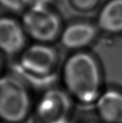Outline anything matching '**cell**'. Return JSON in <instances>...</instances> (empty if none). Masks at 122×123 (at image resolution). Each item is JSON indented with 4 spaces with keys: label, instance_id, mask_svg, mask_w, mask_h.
I'll use <instances>...</instances> for the list:
<instances>
[{
    "label": "cell",
    "instance_id": "277c9868",
    "mask_svg": "<svg viewBox=\"0 0 122 123\" xmlns=\"http://www.w3.org/2000/svg\"><path fill=\"white\" fill-rule=\"evenodd\" d=\"M19 69L23 75L30 78H45L55 69L58 55L50 44L39 43L26 47L20 54Z\"/></svg>",
    "mask_w": 122,
    "mask_h": 123
},
{
    "label": "cell",
    "instance_id": "7c38bea8",
    "mask_svg": "<svg viewBox=\"0 0 122 123\" xmlns=\"http://www.w3.org/2000/svg\"><path fill=\"white\" fill-rule=\"evenodd\" d=\"M2 66H3V60H2V53L0 52V73L2 72Z\"/></svg>",
    "mask_w": 122,
    "mask_h": 123
},
{
    "label": "cell",
    "instance_id": "6da1fadb",
    "mask_svg": "<svg viewBox=\"0 0 122 123\" xmlns=\"http://www.w3.org/2000/svg\"><path fill=\"white\" fill-rule=\"evenodd\" d=\"M63 80L69 93L80 102L97 101L101 93V71L90 54L79 51L70 56L63 67Z\"/></svg>",
    "mask_w": 122,
    "mask_h": 123
},
{
    "label": "cell",
    "instance_id": "3957f363",
    "mask_svg": "<svg viewBox=\"0 0 122 123\" xmlns=\"http://www.w3.org/2000/svg\"><path fill=\"white\" fill-rule=\"evenodd\" d=\"M21 23L27 37L39 43H51L61 32L58 15L47 3L32 4L23 13Z\"/></svg>",
    "mask_w": 122,
    "mask_h": 123
},
{
    "label": "cell",
    "instance_id": "4fadbf2b",
    "mask_svg": "<svg viewBox=\"0 0 122 123\" xmlns=\"http://www.w3.org/2000/svg\"><path fill=\"white\" fill-rule=\"evenodd\" d=\"M0 123H9V122H0Z\"/></svg>",
    "mask_w": 122,
    "mask_h": 123
},
{
    "label": "cell",
    "instance_id": "30bf717a",
    "mask_svg": "<svg viewBox=\"0 0 122 123\" xmlns=\"http://www.w3.org/2000/svg\"><path fill=\"white\" fill-rule=\"evenodd\" d=\"M30 5L31 0H0V6L16 13H23Z\"/></svg>",
    "mask_w": 122,
    "mask_h": 123
},
{
    "label": "cell",
    "instance_id": "8fae6325",
    "mask_svg": "<svg viewBox=\"0 0 122 123\" xmlns=\"http://www.w3.org/2000/svg\"><path fill=\"white\" fill-rule=\"evenodd\" d=\"M72 6L82 11L91 10L98 5L99 0H70Z\"/></svg>",
    "mask_w": 122,
    "mask_h": 123
},
{
    "label": "cell",
    "instance_id": "7a4b0ae2",
    "mask_svg": "<svg viewBox=\"0 0 122 123\" xmlns=\"http://www.w3.org/2000/svg\"><path fill=\"white\" fill-rule=\"evenodd\" d=\"M33 108L30 93L20 77L13 75L0 76V120L22 123Z\"/></svg>",
    "mask_w": 122,
    "mask_h": 123
},
{
    "label": "cell",
    "instance_id": "5b68a950",
    "mask_svg": "<svg viewBox=\"0 0 122 123\" xmlns=\"http://www.w3.org/2000/svg\"><path fill=\"white\" fill-rule=\"evenodd\" d=\"M72 104L68 93L53 88L45 91L33 108L35 123H69Z\"/></svg>",
    "mask_w": 122,
    "mask_h": 123
},
{
    "label": "cell",
    "instance_id": "52a82bcc",
    "mask_svg": "<svg viewBox=\"0 0 122 123\" xmlns=\"http://www.w3.org/2000/svg\"><path fill=\"white\" fill-rule=\"evenodd\" d=\"M97 30L93 25L85 22L70 24L61 34V42L70 50H80L95 40Z\"/></svg>",
    "mask_w": 122,
    "mask_h": 123
},
{
    "label": "cell",
    "instance_id": "ba28073f",
    "mask_svg": "<svg viewBox=\"0 0 122 123\" xmlns=\"http://www.w3.org/2000/svg\"><path fill=\"white\" fill-rule=\"evenodd\" d=\"M97 110L107 123H122V92L110 89L100 93L97 101Z\"/></svg>",
    "mask_w": 122,
    "mask_h": 123
},
{
    "label": "cell",
    "instance_id": "9c48e42d",
    "mask_svg": "<svg viewBox=\"0 0 122 123\" xmlns=\"http://www.w3.org/2000/svg\"><path fill=\"white\" fill-rule=\"evenodd\" d=\"M98 26L108 34L122 33V0H110L98 15Z\"/></svg>",
    "mask_w": 122,
    "mask_h": 123
},
{
    "label": "cell",
    "instance_id": "8992f818",
    "mask_svg": "<svg viewBox=\"0 0 122 123\" xmlns=\"http://www.w3.org/2000/svg\"><path fill=\"white\" fill-rule=\"evenodd\" d=\"M27 33L21 21L8 16L0 17V52L6 55H20L26 48Z\"/></svg>",
    "mask_w": 122,
    "mask_h": 123
}]
</instances>
